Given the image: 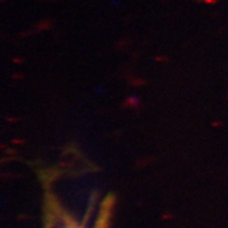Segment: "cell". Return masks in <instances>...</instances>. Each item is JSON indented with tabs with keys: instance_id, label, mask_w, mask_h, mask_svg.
Here are the masks:
<instances>
[{
	"instance_id": "6da1fadb",
	"label": "cell",
	"mask_w": 228,
	"mask_h": 228,
	"mask_svg": "<svg viewBox=\"0 0 228 228\" xmlns=\"http://www.w3.org/2000/svg\"><path fill=\"white\" fill-rule=\"evenodd\" d=\"M52 27V21L50 19H45V20H41L39 23L36 25L37 28V32H41L45 31V30H49V29Z\"/></svg>"
}]
</instances>
